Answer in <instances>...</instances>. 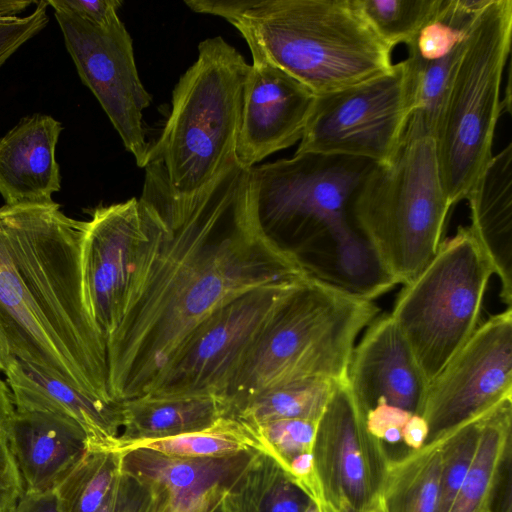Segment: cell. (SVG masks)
<instances>
[{"instance_id":"1","label":"cell","mask_w":512,"mask_h":512,"mask_svg":"<svg viewBox=\"0 0 512 512\" xmlns=\"http://www.w3.org/2000/svg\"><path fill=\"white\" fill-rule=\"evenodd\" d=\"M142 195L151 242L135 295L106 345L113 403L150 393L195 328L235 298L309 276L261 229L250 169L234 162L190 195L171 190L159 164L145 167Z\"/></svg>"},{"instance_id":"2","label":"cell","mask_w":512,"mask_h":512,"mask_svg":"<svg viewBox=\"0 0 512 512\" xmlns=\"http://www.w3.org/2000/svg\"><path fill=\"white\" fill-rule=\"evenodd\" d=\"M82 230L56 202L0 208V375L18 359L115 404L106 347L82 298Z\"/></svg>"},{"instance_id":"3","label":"cell","mask_w":512,"mask_h":512,"mask_svg":"<svg viewBox=\"0 0 512 512\" xmlns=\"http://www.w3.org/2000/svg\"><path fill=\"white\" fill-rule=\"evenodd\" d=\"M374 164L307 152L250 169L251 203L265 235L309 276L369 300L396 286L350 215Z\"/></svg>"},{"instance_id":"4","label":"cell","mask_w":512,"mask_h":512,"mask_svg":"<svg viewBox=\"0 0 512 512\" xmlns=\"http://www.w3.org/2000/svg\"><path fill=\"white\" fill-rule=\"evenodd\" d=\"M194 12L225 19L256 52L316 96L389 72L392 48L356 0H185Z\"/></svg>"},{"instance_id":"5","label":"cell","mask_w":512,"mask_h":512,"mask_svg":"<svg viewBox=\"0 0 512 512\" xmlns=\"http://www.w3.org/2000/svg\"><path fill=\"white\" fill-rule=\"evenodd\" d=\"M373 300L308 276L287 295L251 347L225 398L230 414L274 387L345 380L355 342L377 317Z\"/></svg>"},{"instance_id":"6","label":"cell","mask_w":512,"mask_h":512,"mask_svg":"<svg viewBox=\"0 0 512 512\" xmlns=\"http://www.w3.org/2000/svg\"><path fill=\"white\" fill-rule=\"evenodd\" d=\"M451 207L434 137L408 123L395 157L374 164L359 184L350 215L385 272L406 285L437 253Z\"/></svg>"},{"instance_id":"7","label":"cell","mask_w":512,"mask_h":512,"mask_svg":"<svg viewBox=\"0 0 512 512\" xmlns=\"http://www.w3.org/2000/svg\"><path fill=\"white\" fill-rule=\"evenodd\" d=\"M249 72L250 64L223 37L199 43L196 61L173 89L169 117L146 162L160 165L176 195L202 190L236 162Z\"/></svg>"},{"instance_id":"8","label":"cell","mask_w":512,"mask_h":512,"mask_svg":"<svg viewBox=\"0 0 512 512\" xmlns=\"http://www.w3.org/2000/svg\"><path fill=\"white\" fill-rule=\"evenodd\" d=\"M512 38V1L488 0L465 39L434 133L445 194L464 200L491 161Z\"/></svg>"},{"instance_id":"9","label":"cell","mask_w":512,"mask_h":512,"mask_svg":"<svg viewBox=\"0 0 512 512\" xmlns=\"http://www.w3.org/2000/svg\"><path fill=\"white\" fill-rule=\"evenodd\" d=\"M492 266L469 227L444 239L403 285L390 316L430 383L479 325Z\"/></svg>"},{"instance_id":"10","label":"cell","mask_w":512,"mask_h":512,"mask_svg":"<svg viewBox=\"0 0 512 512\" xmlns=\"http://www.w3.org/2000/svg\"><path fill=\"white\" fill-rule=\"evenodd\" d=\"M412 112V78L403 60L374 79L317 96L296 153L386 164L397 154Z\"/></svg>"},{"instance_id":"11","label":"cell","mask_w":512,"mask_h":512,"mask_svg":"<svg viewBox=\"0 0 512 512\" xmlns=\"http://www.w3.org/2000/svg\"><path fill=\"white\" fill-rule=\"evenodd\" d=\"M88 212L80 248L82 298L106 347L135 295L151 242L150 219L135 197Z\"/></svg>"},{"instance_id":"12","label":"cell","mask_w":512,"mask_h":512,"mask_svg":"<svg viewBox=\"0 0 512 512\" xmlns=\"http://www.w3.org/2000/svg\"><path fill=\"white\" fill-rule=\"evenodd\" d=\"M301 280L249 291L213 312L191 333L150 393L225 398L251 347Z\"/></svg>"},{"instance_id":"13","label":"cell","mask_w":512,"mask_h":512,"mask_svg":"<svg viewBox=\"0 0 512 512\" xmlns=\"http://www.w3.org/2000/svg\"><path fill=\"white\" fill-rule=\"evenodd\" d=\"M63 35L77 73L108 116L126 150L144 168L150 144L146 141L143 111L151 103L138 75L132 39L118 18L98 26L47 0Z\"/></svg>"},{"instance_id":"14","label":"cell","mask_w":512,"mask_h":512,"mask_svg":"<svg viewBox=\"0 0 512 512\" xmlns=\"http://www.w3.org/2000/svg\"><path fill=\"white\" fill-rule=\"evenodd\" d=\"M512 398V309L480 323L429 385L418 415L427 423L425 444Z\"/></svg>"},{"instance_id":"15","label":"cell","mask_w":512,"mask_h":512,"mask_svg":"<svg viewBox=\"0 0 512 512\" xmlns=\"http://www.w3.org/2000/svg\"><path fill=\"white\" fill-rule=\"evenodd\" d=\"M365 416L347 380L334 382L312 456L322 495L338 512H367L381 497L390 457Z\"/></svg>"},{"instance_id":"16","label":"cell","mask_w":512,"mask_h":512,"mask_svg":"<svg viewBox=\"0 0 512 512\" xmlns=\"http://www.w3.org/2000/svg\"><path fill=\"white\" fill-rule=\"evenodd\" d=\"M251 55L235 150L246 169L301 140L317 97L261 54Z\"/></svg>"},{"instance_id":"17","label":"cell","mask_w":512,"mask_h":512,"mask_svg":"<svg viewBox=\"0 0 512 512\" xmlns=\"http://www.w3.org/2000/svg\"><path fill=\"white\" fill-rule=\"evenodd\" d=\"M346 380L365 414L388 404L418 415L429 385L390 314L377 316L365 328Z\"/></svg>"},{"instance_id":"18","label":"cell","mask_w":512,"mask_h":512,"mask_svg":"<svg viewBox=\"0 0 512 512\" xmlns=\"http://www.w3.org/2000/svg\"><path fill=\"white\" fill-rule=\"evenodd\" d=\"M256 452L193 458L136 448L121 452V468L163 495L164 512H201L234 487Z\"/></svg>"},{"instance_id":"19","label":"cell","mask_w":512,"mask_h":512,"mask_svg":"<svg viewBox=\"0 0 512 512\" xmlns=\"http://www.w3.org/2000/svg\"><path fill=\"white\" fill-rule=\"evenodd\" d=\"M4 431L28 494L54 490L89 449L77 422L50 412L15 409Z\"/></svg>"},{"instance_id":"20","label":"cell","mask_w":512,"mask_h":512,"mask_svg":"<svg viewBox=\"0 0 512 512\" xmlns=\"http://www.w3.org/2000/svg\"><path fill=\"white\" fill-rule=\"evenodd\" d=\"M62 124L50 115L22 118L0 138V195L6 205L50 204L61 188L56 146Z\"/></svg>"},{"instance_id":"21","label":"cell","mask_w":512,"mask_h":512,"mask_svg":"<svg viewBox=\"0 0 512 512\" xmlns=\"http://www.w3.org/2000/svg\"><path fill=\"white\" fill-rule=\"evenodd\" d=\"M3 375L15 409L45 411L74 420L84 429L91 449L117 447V403L92 398L18 359L8 363Z\"/></svg>"},{"instance_id":"22","label":"cell","mask_w":512,"mask_h":512,"mask_svg":"<svg viewBox=\"0 0 512 512\" xmlns=\"http://www.w3.org/2000/svg\"><path fill=\"white\" fill-rule=\"evenodd\" d=\"M472 235L500 281V299L512 309V144L493 155L466 198Z\"/></svg>"},{"instance_id":"23","label":"cell","mask_w":512,"mask_h":512,"mask_svg":"<svg viewBox=\"0 0 512 512\" xmlns=\"http://www.w3.org/2000/svg\"><path fill=\"white\" fill-rule=\"evenodd\" d=\"M118 449L130 443L172 437L208 427L230 415L226 398L208 394H145L117 403Z\"/></svg>"},{"instance_id":"24","label":"cell","mask_w":512,"mask_h":512,"mask_svg":"<svg viewBox=\"0 0 512 512\" xmlns=\"http://www.w3.org/2000/svg\"><path fill=\"white\" fill-rule=\"evenodd\" d=\"M512 445V398L487 412L476 451L448 512H492L500 467Z\"/></svg>"},{"instance_id":"25","label":"cell","mask_w":512,"mask_h":512,"mask_svg":"<svg viewBox=\"0 0 512 512\" xmlns=\"http://www.w3.org/2000/svg\"><path fill=\"white\" fill-rule=\"evenodd\" d=\"M443 438L390 458L381 499L386 512H436Z\"/></svg>"},{"instance_id":"26","label":"cell","mask_w":512,"mask_h":512,"mask_svg":"<svg viewBox=\"0 0 512 512\" xmlns=\"http://www.w3.org/2000/svg\"><path fill=\"white\" fill-rule=\"evenodd\" d=\"M230 496L234 512H305L311 501L263 451L254 454Z\"/></svg>"},{"instance_id":"27","label":"cell","mask_w":512,"mask_h":512,"mask_svg":"<svg viewBox=\"0 0 512 512\" xmlns=\"http://www.w3.org/2000/svg\"><path fill=\"white\" fill-rule=\"evenodd\" d=\"M150 449L167 455L217 458L249 451H263L255 430L238 418L226 415L206 428L172 437L127 444L115 451Z\"/></svg>"},{"instance_id":"28","label":"cell","mask_w":512,"mask_h":512,"mask_svg":"<svg viewBox=\"0 0 512 512\" xmlns=\"http://www.w3.org/2000/svg\"><path fill=\"white\" fill-rule=\"evenodd\" d=\"M334 382L305 379L280 385L248 400L231 416L249 426L277 419L319 421L330 398Z\"/></svg>"},{"instance_id":"29","label":"cell","mask_w":512,"mask_h":512,"mask_svg":"<svg viewBox=\"0 0 512 512\" xmlns=\"http://www.w3.org/2000/svg\"><path fill=\"white\" fill-rule=\"evenodd\" d=\"M121 452L89 448L54 491L62 512H96L120 468Z\"/></svg>"},{"instance_id":"30","label":"cell","mask_w":512,"mask_h":512,"mask_svg":"<svg viewBox=\"0 0 512 512\" xmlns=\"http://www.w3.org/2000/svg\"><path fill=\"white\" fill-rule=\"evenodd\" d=\"M378 36L392 49L410 45L436 18L442 0H356Z\"/></svg>"},{"instance_id":"31","label":"cell","mask_w":512,"mask_h":512,"mask_svg":"<svg viewBox=\"0 0 512 512\" xmlns=\"http://www.w3.org/2000/svg\"><path fill=\"white\" fill-rule=\"evenodd\" d=\"M484 415L463 424L443 438L436 512H448L455 500L476 451Z\"/></svg>"},{"instance_id":"32","label":"cell","mask_w":512,"mask_h":512,"mask_svg":"<svg viewBox=\"0 0 512 512\" xmlns=\"http://www.w3.org/2000/svg\"><path fill=\"white\" fill-rule=\"evenodd\" d=\"M318 421L306 419H277L252 427L265 453L272 456L285 470L297 456L311 453Z\"/></svg>"},{"instance_id":"33","label":"cell","mask_w":512,"mask_h":512,"mask_svg":"<svg viewBox=\"0 0 512 512\" xmlns=\"http://www.w3.org/2000/svg\"><path fill=\"white\" fill-rule=\"evenodd\" d=\"M471 25L452 22L440 13L439 8L436 18L426 24L407 46L408 54L424 61L443 58L463 43Z\"/></svg>"},{"instance_id":"34","label":"cell","mask_w":512,"mask_h":512,"mask_svg":"<svg viewBox=\"0 0 512 512\" xmlns=\"http://www.w3.org/2000/svg\"><path fill=\"white\" fill-rule=\"evenodd\" d=\"M152 488L120 468L106 499L96 512H156Z\"/></svg>"},{"instance_id":"35","label":"cell","mask_w":512,"mask_h":512,"mask_svg":"<svg viewBox=\"0 0 512 512\" xmlns=\"http://www.w3.org/2000/svg\"><path fill=\"white\" fill-rule=\"evenodd\" d=\"M48 6L47 0H40L31 14L0 20V67L45 28L49 21Z\"/></svg>"},{"instance_id":"36","label":"cell","mask_w":512,"mask_h":512,"mask_svg":"<svg viewBox=\"0 0 512 512\" xmlns=\"http://www.w3.org/2000/svg\"><path fill=\"white\" fill-rule=\"evenodd\" d=\"M411 415L403 409L378 404L366 413V426L373 436L393 444L402 441V429Z\"/></svg>"},{"instance_id":"37","label":"cell","mask_w":512,"mask_h":512,"mask_svg":"<svg viewBox=\"0 0 512 512\" xmlns=\"http://www.w3.org/2000/svg\"><path fill=\"white\" fill-rule=\"evenodd\" d=\"M23 493L22 478L3 431L0 433V512H14Z\"/></svg>"},{"instance_id":"38","label":"cell","mask_w":512,"mask_h":512,"mask_svg":"<svg viewBox=\"0 0 512 512\" xmlns=\"http://www.w3.org/2000/svg\"><path fill=\"white\" fill-rule=\"evenodd\" d=\"M67 11L98 26H107L118 19L119 0H56Z\"/></svg>"},{"instance_id":"39","label":"cell","mask_w":512,"mask_h":512,"mask_svg":"<svg viewBox=\"0 0 512 512\" xmlns=\"http://www.w3.org/2000/svg\"><path fill=\"white\" fill-rule=\"evenodd\" d=\"M511 450L512 445L507 449L500 467L492 512H512Z\"/></svg>"},{"instance_id":"40","label":"cell","mask_w":512,"mask_h":512,"mask_svg":"<svg viewBox=\"0 0 512 512\" xmlns=\"http://www.w3.org/2000/svg\"><path fill=\"white\" fill-rule=\"evenodd\" d=\"M14 512H62L54 490L38 494L23 493Z\"/></svg>"},{"instance_id":"41","label":"cell","mask_w":512,"mask_h":512,"mask_svg":"<svg viewBox=\"0 0 512 512\" xmlns=\"http://www.w3.org/2000/svg\"><path fill=\"white\" fill-rule=\"evenodd\" d=\"M428 436L426 421L417 414L410 416L402 429V441L410 450L421 448Z\"/></svg>"},{"instance_id":"42","label":"cell","mask_w":512,"mask_h":512,"mask_svg":"<svg viewBox=\"0 0 512 512\" xmlns=\"http://www.w3.org/2000/svg\"><path fill=\"white\" fill-rule=\"evenodd\" d=\"M15 411L12 393L5 380L0 377V433Z\"/></svg>"},{"instance_id":"43","label":"cell","mask_w":512,"mask_h":512,"mask_svg":"<svg viewBox=\"0 0 512 512\" xmlns=\"http://www.w3.org/2000/svg\"><path fill=\"white\" fill-rule=\"evenodd\" d=\"M37 2L26 0H0V20L18 17L28 6L37 4Z\"/></svg>"},{"instance_id":"44","label":"cell","mask_w":512,"mask_h":512,"mask_svg":"<svg viewBox=\"0 0 512 512\" xmlns=\"http://www.w3.org/2000/svg\"><path fill=\"white\" fill-rule=\"evenodd\" d=\"M201 512H234L230 490H225L217 495Z\"/></svg>"},{"instance_id":"45","label":"cell","mask_w":512,"mask_h":512,"mask_svg":"<svg viewBox=\"0 0 512 512\" xmlns=\"http://www.w3.org/2000/svg\"><path fill=\"white\" fill-rule=\"evenodd\" d=\"M305 512H338L325 499L313 502L310 501Z\"/></svg>"},{"instance_id":"46","label":"cell","mask_w":512,"mask_h":512,"mask_svg":"<svg viewBox=\"0 0 512 512\" xmlns=\"http://www.w3.org/2000/svg\"><path fill=\"white\" fill-rule=\"evenodd\" d=\"M367 512H386L381 497L378 500V502L371 509H369Z\"/></svg>"}]
</instances>
